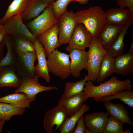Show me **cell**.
<instances>
[{"instance_id":"obj_44","label":"cell","mask_w":133,"mask_h":133,"mask_svg":"<svg viewBox=\"0 0 133 133\" xmlns=\"http://www.w3.org/2000/svg\"></svg>"},{"instance_id":"obj_28","label":"cell","mask_w":133,"mask_h":133,"mask_svg":"<svg viewBox=\"0 0 133 133\" xmlns=\"http://www.w3.org/2000/svg\"><path fill=\"white\" fill-rule=\"evenodd\" d=\"M31 0H13L9 6L0 22L3 24L11 17L21 14L24 11Z\"/></svg>"},{"instance_id":"obj_23","label":"cell","mask_w":133,"mask_h":133,"mask_svg":"<svg viewBox=\"0 0 133 133\" xmlns=\"http://www.w3.org/2000/svg\"><path fill=\"white\" fill-rule=\"evenodd\" d=\"M49 5L40 0H31L24 11L21 14L23 21L30 22L33 20Z\"/></svg>"},{"instance_id":"obj_18","label":"cell","mask_w":133,"mask_h":133,"mask_svg":"<svg viewBox=\"0 0 133 133\" xmlns=\"http://www.w3.org/2000/svg\"><path fill=\"white\" fill-rule=\"evenodd\" d=\"M133 23V20H130L124 26L114 41L105 49L107 54L115 58L124 54L125 46L124 38L129 28Z\"/></svg>"},{"instance_id":"obj_10","label":"cell","mask_w":133,"mask_h":133,"mask_svg":"<svg viewBox=\"0 0 133 133\" xmlns=\"http://www.w3.org/2000/svg\"><path fill=\"white\" fill-rule=\"evenodd\" d=\"M93 39L92 35L85 26L82 24H78L66 50L70 53L74 49H85L89 47Z\"/></svg>"},{"instance_id":"obj_42","label":"cell","mask_w":133,"mask_h":133,"mask_svg":"<svg viewBox=\"0 0 133 133\" xmlns=\"http://www.w3.org/2000/svg\"><path fill=\"white\" fill-rule=\"evenodd\" d=\"M128 53L133 54V41L129 48Z\"/></svg>"},{"instance_id":"obj_12","label":"cell","mask_w":133,"mask_h":133,"mask_svg":"<svg viewBox=\"0 0 133 133\" xmlns=\"http://www.w3.org/2000/svg\"><path fill=\"white\" fill-rule=\"evenodd\" d=\"M58 33L57 23L36 37L43 46L47 57L59 47Z\"/></svg>"},{"instance_id":"obj_19","label":"cell","mask_w":133,"mask_h":133,"mask_svg":"<svg viewBox=\"0 0 133 133\" xmlns=\"http://www.w3.org/2000/svg\"><path fill=\"white\" fill-rule=\"evenodd\" d=\"M133 73V54L128 52L115 58L114 73L125 76Z\"/></svg>"},{"instance_id":"obj_33","label":"cell","mask_w":133,"mask_h":133,"mask_svg":"<svg viewBox=\"0 0 133 133\" xmlns=\"http://www.w3.org/2000/svg\"><path fill=\"white\" fill-rule=\"evenodd\" d=\"M124 123L122 121L110 116L103 133H131L129 130H123Z\"/></svg>"},{"instance_id":"obj_30","label":"cell","mask_w":133,"mask_h":133,"mask_svg":"<svg viewBox=\"0 0 133 133\" xmlns=\"http://www.w3.org/2000/svg\"><path fill=\"white\" fill-rule=\"evenodd\" d=\"M119 99L129 107L133 108V91L131 90H121L115 93L102 97L100 101L103 103L112 100Z\"/></svg>"},{"instance_id":"obj_17","label":"cell","mask_w":133,"mask_h":133,"mask_svg":"<svg viewBox=\"0 0 133 133\" xmlns=\"http://www.w3.org/2000/svg\"><path fill=\"white\" fill-rule=\"evenodd\" d=\"M21 83L20 79L16 74L14 66H6L0 67V88H18Z\"/></svg>"},{"instance_id":"obj_39","label":"cell","mask_w":133,"mask_h":133,"mask_svg":"<svg viewBox=\"0 0 133 133\" xmlns=\"http://www.w3.org/2000/svg\"><path fill=\"white\" fill-rule=\"evenodd\" d=\"M5 121L0 119V133L2 132L3 127Z\"/></svg>"},{"instance_id":"obj_37","label":"cell","mask_w":133,"mask_h":133,"mask_svg":"<svg viewBox=\"0 0 133 133\" xmlns=\"http://www.w3.org/2000/svg\"><path fill=\"white\" fill-rule=\"evenodd\" d=\"M6 34L3 24L0 22V43L3 42Z\"/></svg>"},{"instance_id":"obj_22","label":"cell","mask_w":133,"mask_h":133,"mask_svg":"<svg viewBox=\"0 0 133 133\" xmlns=\"http://www.w3.org/2000/svg\"><path fill=\"white\" fill-rule=\"evenodd\" d=\"M124 26H119L106 23L98 37L105 49L114 41Z\"/></svg>"},{"instance_id":"obj_3","label":"cell","mask_w":133,"mask_h":133,"mask_svg":"<svg viewBox=\"0 0 133 133\" xmlns=\"http://www.w3.org/2000/svg\"><path fill=\"white\" fill-rule=\"evenodd\" d=\"M89 47L86 68L88 71L87 81L95 82H96L102 59L106 53L101 42L98 38L93 39Z\"/></svg>"},{"instance_id":"obj_2","label":"cell","mask_w":133,"mask_h":133,"mask_svg":"<svg viewBox=\"0 0 133 133\" xmlns=\"http://www.w3.org/2000/svg\"><path fill=\"white\" fill-rule=\"evenodd\" d=\"M77 23L83 24L92 35L93 39L98 38L106 23L105 12L100 7L95 6L75 13Z\"/></svg>"},{"instance_id":"obj_40","label":"cell","mask_w":133,"mask_h":133,"mask_svg":"<svg viewBox=\"0 0 133 133\" xmlns=\"http://www.w3.org/2000/svg\"><path fill=\"white\" fill-rule=\"evenodd\" d=\"M42 2L48 4H51L54 1V0H40Z\"/></svg>"},{"instance_id":"obj_20","label":"cell","mask_w":133,"mask_h":133,"mask_svg":"<svg viewBox=\"0 0 133 133\" xmlns=\"http://www.w3.org/2000/svg\"><path fill=\"white\" fill-rule=\"evenodd\" d=\"M104 106L109 116L119 119L124 123L133 126L128 111L122 104H115L108 101L104 103Z\"/></svg>"},{"instance_id":"obj_26","label":"cell","mask_w":133,"mask_h":133,"mask_svg":"<svg viewBox=\"0 0 133 133\" xmlns=\"http://www.w3.org/2000/svg\"><path fill=\"white\" fill-rule=\"evenodd\" d=\"M90 108L88 105L83 104L81 109L70 117L66 118L58 128L60 133H73L76 123L81 117Z\"/></svg>"},{"instance_id":"obj_34","label":"cell","mask_w":133,"mask_h":133,"mask_svg":"<svg viewBox=\"0 0 133 133\" xmlns=\"http://www.w3.org/2000/svg\"><path fill=\"white\" fill-rule=\"evenodd\" d=\"M73 0H58L54 2L52 5L55 16L59 19L69 3Z\"/></svg>"},{"instance_id":"obj_36","label":"cell","mask_w":133,"mask_h":133,"mask_svg":"<svg viewBox=\"0 0 133 133\" xmlns=\"http://www.w3.org/2000/svg\"><path fill=\"white\" fill-rule=\"evenodd\" d=\"M84 116H82L77 122L73 133H84L86 127L84 120Z\"/></svg>"},{"instance_id":"obj_41","label":"cell","mask_w":133,"mask_h":133,"mask_svg":"<svg viewBox=\"0 0 133 133\" xmlns=\"http://www.w3.org/2000/svg\"><path fill=\"white\" fill-rule=\"evenodd\" d=\"M89 0H73V1H75L79 2L83 4H86Z\"/></svg>"},{"instance_id":"obj_21","label":"cell","mask_w":133,"mask_h":133,"mask_svg":"<svg viewBox=\"0 0 133 133\" xmlns=\"http://www.w3.org/2000/svg\"><path fill=\"white\" fill-rule=\"evenodd\" d=\"M85 94L83 91L78 94L59 101L65 107L68 118L79 111L85 101Z\"/></svg>"},{"instance_id":"obj_15","label":"cell","mask_w":133,"mask_h":133,"mask_svg":"<svg viewBox=\"0 0 133 133\" xmlns=\"http://www.w3.org/2000/svg\"><path fill=\"white\" fill-rule=\"evenodd\" d=\"M106 23L124 26L130 20H133L129 9L120 7L108 9L105 12Z\"/></svg>"},{"instance_id":"obj_14","label":"cell","mask_w":133,"mask_h":133,"mask_svg":"<svg viewBox=\"0 0 133 133\" xmlns=\"http://www.w3.org/2000/svg\"><path fill=\"white\" fill-rule=\"evenodd\" d=\"M109 116L107 112L88 113L84 116V122L86 127L92 133H103Z\"/></svg>"},{"instance_id":"obj_7","label":"cell","mask_w":133,"mask_h":133,"mask_svg":"<svg viewBox=\"0 0 133 133\" xmlns=\"http://www.w3.org/2000/svg\"><path fill=\"white\" fill-rule=\"evenodd\" d=\"M39 77L38 76L35 75L32 77H25L21 78V84L14 92L24 93L30 99L33 101L36 100V95L39 93L59 89L54 86L42 85L39 82Z\"/></svg>"},{"instance_id":"obj_25","label":"cell","mask_w":133,"mask_h":133,"mask_svg":"<svg viewBox=\"0 0 133 133\" xmlns=\"http://www.w3.org/2000/svg\"><path fill=\"white\" fill-rule=\"evenodd\" d=\"M12 36L13 49L16 58L28 52L36 51L33 43L22 37Z\"/></svg>"},{"instance_id":"obj_9","label":"cell","mask_w":133,"mask_h":133,"mask_svg":"<svg viewBox=\"0 0 133 133\" xmlns=\"http://www.w3.org/2000/svg\"><path fill=\"white\" fill-rule=\"evenodd\" d=\"M7 33L23 37L33 43L36 38L23 23L21 14L13 15L3 24Z\"/></svg>"},{"instance_id":"obj_24","label":"cell","mask_w":133,"mask_h":133,"mask_svg":"<svg viewBox=\"0 0 133 133\" xmlns=\"http://www.w3.org/2000/svg\"><path fill=\"white\" fill-rule=\"evenodd\" d=\"M33 101L23 93L14 92L0 97V102L8 103L22 108H30V103Z\"/></svg>"},{"instance_id":"obj_5","label":"cell","mask_w":133,"mask_h":133,"mask_svg":"<svg viewBox=\"0 0 133 133\" xmlns=\"http://www.w3.org/2000/svg\"><path fill=\"white\" fill-rule=\"evenodd\" d=\"M58 21L51 4L48 5L41 14L28 22L26 26L31 33L36 37L58 23Z\"/></svg>"},{"instance_id":"obj_11","label":"cell","mask_w":133,"mask_h":133,"mask_svg":"<svg viewBox=\"0 0 133 133\" xmlns=\"http://www.w3.org/2000/svg\"><path fill=\"white\" fill-rule=\"evenodd\" d=\"M37 59L36 51L28 52L16 58L14 67L17 76L20 79L35 76L34 64Z\"/></svg>"},{"instance_id":"obj_16","label":"cell","mask_w":133,"mask_h":133,"mask_svg":"<svg viewBox=\"0 0 133 133\" xmlns=\"http://www.w3.org/2000/svg\"><path fill=\"white\" fill-rule=\"evenodd\" d=\"M33 44L38 60V64L35 66V75L43 78L46 82L49 83L50 78L48 70L47 56L44 48L37 37Z\"/></svg>"},{"instance_id":"obj_27","label":"cell","mask_w":133,"mask_h":133,"mask_svg":"<svg viewBox=\"0 0 133 133\" xmlns=\"http://www.w3.org/2000/svg\"><path fill=\"white\" fill-rule=\"evenodd\" d=\"M115 58L107 54L103 56L96 82H101L114 73Z\"/></svg>"},{"instance_id":"obj_1","label":"cell","mask_w":133,"mask_h":133,"mask_svg":"<svg viewBox=\"0 0 133 133\" xmlns=\"http://www.w3.org/2000/svg\"><path fill=\"white\" fill-rule=\"evenodd\" d=\"M132 87L131 80L129 79L121 81L116 77L113 76L98 86H94L92 81H87L83 91L85 94V101L88 98H93L98 102L104 96L121 90H131Z\"/></svg>"},{"instance_id":"obj_35","label":"cell","mask_w":133,"mask_h":133,"mask_svg":"<svg viewBox=\"0 0 133 133\" xmlns=\"http://www.w3.org/2000/svg\"><path fill=\"white\" fill-rule=\"evenodd\" d=\"M117 5L119 7H128L133 18V0H116Z\"/></svg>"},{"instance_id":"obj_43","label":"cell","mask_w":133,"mask_h":133,"mask_svg":"<svg viewBox=\"0 0 133 133\" xmlns=\"http://www.w3.org/2000/svg\"><path fill=\"white\" fill-rule=\"evenodd\" d=\"M85 133H92V132L86 127L85 129Z\"/></svg>"},{"instance_id":"obj_38","label":"cell","mask_w":133,"mask_h":133,"mask_svg":"<svg viewBox=\"0 0 133 133\" xmlns=\"http://www.w3.org/2000/svg\"><path fill=\"white\" fill-rule=\"evenodd\" d=\"M5 47V45L3 42L0 43V62L4 56Z\"/></svg>"},{"instance_id":"obj_32","label":"cell","mask_w":133,"mask_h":133,"mask_svg":"<svg viewBox=\"0 0 133 133\" xmlns=\"http://www.w3.org/2000/svg\"><path fill=\"white\" fill-rule=\"evenodd\" d=\"M25 111V109L0 102V119L5 121L10 120L11 117L14 116L23 115Z\"/></svg>"},{"instance_id":"obj_13","label":"cell","mask_w":133,"mask_h":133,"mask_svg":"<svg viewBox=\"0 0 133 133\" xmlns=\"http://www.w3.org/2000/svg\"><path fill=\"white\" fill-rule=\"evenodd\" d=\"M69 55L71 59V74L75 78H78L80 76L81 71L86 68L88 60V52L85 49H74Z\"/></svg>"},{"instance_id":"obj_6","label":"cell","mask_w":133,"mask_h":133,"mask_svg":"<svg viewBox=\"0 0 133 133\" xmlns=\"http://www.w3.org/2000/svg\"><path fill=\"white\" fill-rule=\"evenodd\" d=\"M68 117L65 107L59 101L55 107L45 112L43 122L44 128L47 133H53V127L56 126L55 132Z\"/></svg>"},{"instance_id":"obj_4","label":"cell","mask_w":133,"mask_h":133,"mask_svg":"<svg viewBox=\"0 0 133 133\" xmlns=\"http://www.w3.org/2000/svg\"><path fill=\"white\" fill-rule=\"evenodd\" d=\"M47 57V66L49 72L62 80L67 78L71 74L69 55L56 49Z\"/></svg>"},{"instance_id":"obj_8","label":"cell","mask_w":133,"mask_h":133,"mask_svg":"<svg viewBox=\"0 0 133 133\" xmlns=\"http://www.w3.org/2000/svg\"><path fill=\"white\" fill-rule=\"evenodd\" d=\"M59 47L69 42L74 29L78 24L76 20L75 13L66 9L58 19Z\"/></svg>"},{"instance_id":"obj_31","label":"cell","mask_w":133,"mask_h":133,"mask_svg":"<svg viewBox=\"0 0 133 133\" xmlns=\"http://www.w3.org/2000/svg\"><path fill=\"white\" fill-rule=\"evenodd\" d=\"M3 42L6 47L7 52L0 62V67L6 66H14L16 57L13 49L12 35L6 33Z\"/></svg>"},{"instance_id":"obj_29","label":"cell","mask_w":133,"mask_h":133,"mask_svg":"<svg viewBox=\"0 0 133 133\" xmlns=\"http://www.w3.org/2000/svg\"><path fill=\"white\" fill-rule=\"evenodd\" d=\"M87 81V77L86 75L84 79L75 82H67L60 99H66L83 91L85 83Z\"/></svg>"}]
</instances>
